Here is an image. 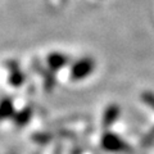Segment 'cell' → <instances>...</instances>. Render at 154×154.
<instances>
[{
  "label": "cell",
  "mask_w": 154,
  "mask_h": 154,
  "mask_svg": "<svg viewBox=\"0 0 154 154\" xmlns=\"http://www.w3.org/2000/svg\"><path fill=\"white\" fill-rule=\"evenodd\" d=\"M102 146L107 152H113V153H125L130 152L128 144L123 140L122 137H119L118 135L112 134V132H105L102 136Z\"/></svg>",
  "instance_id": "cell-1"
},
{
  "label": "cell",
  "mask_w": 154,
  "mask_h": 154,
  "mask_svg": "<svg viewBox=\"0 0 154 154\" xmlns=\"http://www.w3.org/2000/svg\"><path fill=\"white\" fill-rule=\"evenodd\" d=\"M117 117H118V108L117 107H110L107 112H105V114H104V118H103L104 127L112 126L113 122L117 119Z\"/></svg>",
  "instance_id": "cell-2"
},
{
  "label": "cell",
  "mask_w": 154,
  "mask_h": 154,
  "mask_svg": "<svg viewBox=\"0 0 154 154\" xmlns=\"http://www.w3.org/2000/svg\"><path fill=\"white\" fill-rule=\"evenodd\" d=\"M13 112V107H12V102L9 100H5L3 104V108H2V113H3V118H8L12 116Z\"/></svg>",
  "instance_id": "cell-3"
},
{
  "label": "cell",
  "mask_w": 154,
  "mask_h": 154,
  "mask_svg": "<svg viewBox=\"0 0 154 154\" xmlns=\"http://www.w3.org/2000/svg\"><path fill=\"white\" fill-rule=\"evenodd\" d=\"M148 102H149V104H150V105H152V107L154 108V98H150V99H149V100H148Z\"/></svg>",
  "instance_id": "cell-4"
}]
</instances>
